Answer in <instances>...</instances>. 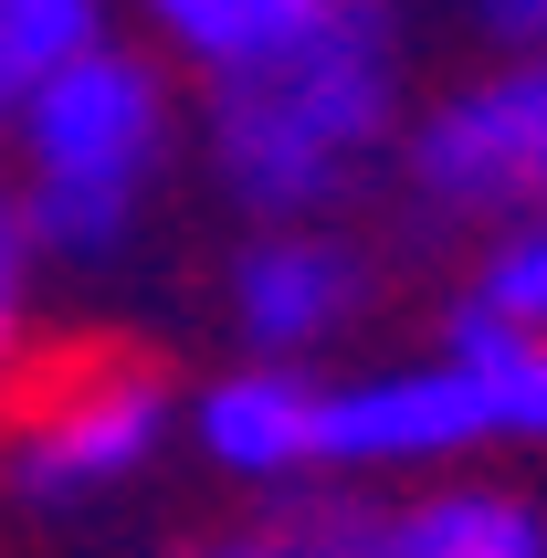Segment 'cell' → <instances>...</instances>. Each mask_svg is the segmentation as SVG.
Returning a JSON list of instances; mask_svg holds the SVG:
<instances>
[{
  "label": "cell",
  "mask_w": 547,
  "mask_h": 558,
  "mask_svg": "<svg viewBox=\"0 0 547 558\" xmlns=\"http://www.w3.org/2000/svg\"><path fill=\"white\" fill-rule=\"evenodd\" d=\"M411 126V32L390 0H316L295 32L200 74L190 137L243 221H337Z\"/></svg>",
  "instance_id": "1"
},
{
  "label": "cell",
  "mask_w": 547,
  "mask_h": 558,
  "mask_svg": "<svg viewBox=\"0 0 547 558\" xmlns=\"http://www.w3.org/2000/svg\"><path fill=\"white\" fill-rule=\"evenodd\" d=\"M11 137V211H22L32 253L63 264V275H95L137 243V221L158 211L169 190V158H180V85H169V53L148 43H95L32 95L22 117L0 126Z\"/></svg>",
  "instance_id": "2"
},
{
  "label": "cell",
  "mask_w": 547,
  "mask_h": 558,
  "mask_svg": "<svg viewBox=\"0 0 547 558\" xmlns=\"http://www.w3.org/2000/svg\"><path fill=\"white\" fill-rule=\"evenodd\" d=\"M180 433V390L148 369V359H63L53 379H22L0 401V485L32 517H74V506L126 496L137 474L169 453Z\"/></svg>",
  "instance_id": "3"
},
{
  "label": "cell",
  "mask_w": 547,
  "mask_h": 558,
  "mask_svg": "<svg viewBox=\"0 0 547 558\" xmlns=\"http://www.w3.org/2000/svg\"><path fill=\"white\" fill-rule=\"evenodd\" d=\"M400 190L411 211L463 221V232H506L547 211V53H495L400 126Z\"/></svg>",
  "instance_id": "4"
},
{
  "label": "cell",
  "mask_w": 547,
  "mask_h": 558,
  "mask_svg": "<svg viewBox=\"0 0 547 558\" xmlns=\"http://www.w3.org/2000/svg\"><path fill=\"white\" fill-rule=\"evenodd\" d=\"M506 422H495V390L463 369L453 348L431 359H368V369H327L316 390V464L327 485L348 474H463L474 453H495Z\"/></svg>",
  "instance_id": "5"
},
{
  "label": "cell",
  "mask_w": 547,
  "mask_h": 558,
  "mask_svg": "<svg viewBox=\"0 0 547 558\" xmlns=\"http://www.w3.org/2000/svg\"><path fill=\"white\" fill-rule=\"evenodd\" d=\"M368 295H379V264L348 221H253L221 264V316L243 359L327 369V348L358 338Z\"/></svg>",
  "instance_id": "6"
},
{
  "label": "cell",
  "mask_w": 547,
  "mask_h": 558,
  "mask_svg": "<svg viewBox=\"0 0 547 558\" xmlns=\"http://www.w3.org/2000/svg\"><path fill=\"white\" fill-rule=\"evenodd\" d=\"M442 348L495 390L506 442H547V211L485 232L453 316H442Z\"/></svg>",
  "instance_id": "7"
},
{
  "label": "cell",
  "mask_w": 547,
  "mask_h": 558,
  "mask_svg": "<svg viewBox=\"0 0 547 558\" xmlns=\"http://www.w3.org/2000/svg\"><path fill=\"white\" fill-rule=\"evenodd\" d=\"M316 390L327 369H295V359H232L190 390L180 433L190 453L221 474V485H243V496H316L327 464H316Z\"/></svg>",
  "instance_id": "8"
},
{
  "label": "cell",
  "mask_w": 547,
  "mask_h": 558,
  "mask_svg": "<svg viewBox=\"0 0 547 558\" xmlns=\"http://www.w3.org/2000/svg\"><path fill=\"white\" fill-rule=\"evenodd\" d=\"M358 558H547V517L495 474H422L411 496L358 506Z\"/></svg>",
  "instance_id": "9"
},
{
  "label": "cell",
  "mask_w": 547,
  "mask_h": 558,
  "mask_svg": "<svg viewBox=\"0 0 547 558\" xmlns=\"http://www.w3.org/2000/svg\"><path fill=\"white\" fill-rule=\"evenodd\" d=\"M117 32V0H0V126L53 85L74 53Z\"/></svg>",
  "instance_id": "10"
},
{
  "label": "cell",
  "mask_w": 547,
  "mask_h": 558,
  "mask_svg": "<svg viewBox=\"0 0 547 558\" xmlns=\"http://www.w3.org/2000/svg\"><path fill=\"white\" fill-rule=\"evenodd\" d=\"M137 22H148V53H180V63H232L253 53V43H274V32H295L316 0H126Z\"/></svg>",
  "instance_id": "11"
},
{
  "label": "cell",
  "mask_w": 547,
  "mask_h": 558,
  "mask_svg": "<svg viewBox=\"0 0 547 558\" xmlns=\"http://www.w3.org/2000/svg\"><path fill=\"white\" fill-rule=\"evenodd\" d=\"M180 558H358V506H337V496H264L253 517L190 537Z\"/></svg>",
  "instance_id": "12"
},
{
  "label": "cell",
  "mask_w": 547,
  "mask_h": 558,
  "mask_svg": "<svg viewBox=\"0 0 547 558\" xmlns=\"http://www.w3.org/2000/svg\"><path fill=\"white\" fill-rule=\"evenodd\" d=\"M32 284H42V253H32L11 180H0V401L22 390V359H32Z\"/></svg>",
  "instance_id": "13"
},
{
  "label": "cell",
  "mask_w": 547,
  "mask_h": 558,
  "mask_svg": "<svg viewBox=\"0 0 547 558\" xmlns=\"http://www.w3.org/2000/svg\"><path fill=\"white\" fill-rule=\"evenodd\" d=\"M485 53H547V0H463Z\"/></svg>",
  "instance_id": "14"
}]
</instances>
